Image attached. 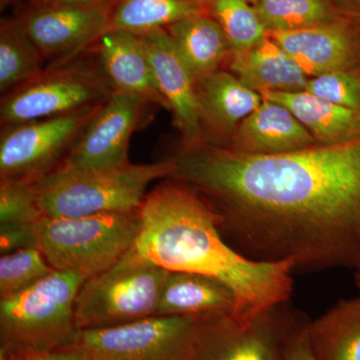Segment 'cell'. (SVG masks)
<instances>
[{
	"label": "cell",
	"mask_w": 360,
	"mask_h": 360,
	"mask_svg": "<svg viewBox=\"0 0 360 360\" xmlns=\"http://www.w3.org/2000/svg\"><path fill=\"white\" fill-rule=\"evenodd\" d=\"M167 158L168 179L210 203L245 257L293 270L360 269V139L269 155L203 144Z\"/></svg>",
	"instance_id": "1"
},
{
	"label": "cell",
	"mask_w": 360,
	"mask_h": 360,
	"mask_svg": "<svg viewBox=\"0 0 360 360\" xmlns=\"http://www.w3.org/2000/svg\"><path fill=\"white\" fill-rule=\"evenodd\" d=\"M139 255L168 271L213 277L238 300V315L288 303L293 291L288 262H264L241 255L222 236L210 203L193 187L165 179L139 207Z\"/></svg>",
	"instance_id": "2"
},
{
	"label": "cell",
	"mask_w": 360,
	"mask_h": 360,
	"mask_svg": "<svg viewBox=\"0 0 360 360\" xmlns=\"http://www.w3.org/2000/svg\"><path fill=\"white\" fill-rule=\"evenodd\" d=\"M168 158L150 163L84 169L59 167L37 181V200L44 217H84L139 210L149 184L168 179Z\"/></svg>",
	"instance_id": "3"
},
{
	"label": "cell",
	"mask_w": 360,
	"mask_h": 360,
	"mask_svg": "<svg viewBox=\"0 0 360 360\" xmlns=\"http://www.w3.org/2000/svg\"><path fill=\"white\" fill-rule=\"evenodd\" d=\"M85 281L53 270L26 290L0 298L1 356L11 359L70 347L78 331L75 302Z\"/></svg>",
	"instance_id": "4"
},
{
	"label": "cell",
	"mask_w": 360,
	"mask_h": 360,
	"mask_svg": "<svg viewBox=\"0 0 360 360\" xmlns=\"http://www.w3.org/2000/svg\"><path fill=\"white\" fill-rule=\"evenodd\" d=\"M141 229L139 210L84 217H44L35 225L37 245L54 270L89 279L134 248Z\"/></svg>",
	"instance_id": "5"
},
{
	"label": "cell",
	"mask_w": 360,
	"mask_h": 360,
	"mask_svg": "<svg viewBox=\"0 0 360 360\" xmlns=\"http://www.w3.org/2000/svg\"><path fill=\"white\" fill-rule=\"evenodd\" d=\"M168 274L132 248L110 269L82 284L75 302L78 330L108 328L156 315Z\"/></svg>",
	"instance_id": "6"
},
{
	"label": "cell",
	"mask_w": 360,
	"mask_h": 360,
	"mask_svg": "<svg viewBox=\"0 0 360 360\" xmlns=\"http://www.w3.org/2000/svg\"><path fill=\"white\" fill-rule=\"evenodd\" d=\"M115 91L96 59L47 66L32 82L1 96V127L96 108Z\"/></svg>",
	"instance_id": "7"
},
{
	"label": "cell",
	"mask_w": 360,
	"mask_h": 360,
	"mask_svg": "<svg viewBox=\"0 0 360 360\" xmlns=\"http://www.w3.org/2000/svg\"><path fill=\"white\" fill-rule=\"evenodd\" d=\"M286 304L255 314L200 319L186 360H286L300 315Z\"/></svg>",
	"instance_id": "8"
},
{
	"label": "cell",
	"mask_w": 360,
	"mask_h": 360,
	"mask_svg": "<svg viewBox=\"0 0 360 360\" xmlns=\"http://www.w3.org/2000/svg\"><path fill=\"white\" fill-rule=\"evenodd\" d=\"M200 319L153 315L108 328L78 330L70 347L90 360H186Z\"/></svg>",
	"instance_id": "9"
},
{
	"label": "cell",
	"mask_w": 360,
	"mask_h": 360,
	"mask_svg": "<svg viewBox=\"0 0 360 360\" xmlns=\"http://www.w3.org/2000/svg\"><path fill=\"white\" fill-rule=\"evenodd\" d=\"M101 105L1 127L0 179L39 181L60 167Z\"/></svg>",
	"instance_id": "10"
},
{
	"label": "cell",
	"mask_w": 360,
	"mask_h": 360,
	"mask_svg": "<svg viewBox=\"0 0 360 360\" xmlns=\"http://www.w3.org/2000/svg\"><path fill=\"white\" fill-rule=\"evenodd\" d=\"M115 6H27L14 18L46 61L58 65L89 49L108 32Z\"/></svg>",
	"instance_id": "11"
},
{
	"label": "cell",
	"mask_w": 360,
	"mask_h": 360,
	"mask_svg": "<svg viewBox=\"0 0 360 360\" xmlns=\"http://www.w3.org/2000/svg\"><path fill=\"white\" fill-rule=\"evenodd\" d=\"M148 104L141 97L115 90L87 123L61 165L104 169L129 162L130 141Z\"/></svg>",
	"instance_id": "12"
},
{
	"label": "cell",
	"mask_w": 360,
	"mask_h": 360,
	"mask_svg": "<svg viewBox=\"0 0 360 360\" xmlns=\"http://www.w3.org/2000/svg\"><path fill=\"white\" fill-rule=\"evenodd\" d=\"M309 78L360 70V20L345 15L329 22L291 30L266 32Z\"/></svg>",
	"instance_id": "13"
},
{
	"label": "cell",
	"mask_w": 360,
	"mask_h": 360,
	"mask_svg": "<svg viewBox=\"0 0 360 360\" xmlns=\"http://www.w3.org/2000/svg\"><path fill=\"white\" fill-rule=\"evenodd\" d=\"M150 59L158 89L181 135L182 148L205 144L198 117L196 80L167 30L139 35Z\"/></svg>",
	"instance_id": "14"
},
{
	"label": "cell",
	"mask_w": 360,
	"mask_h": 360,
	"mask_svg": "<svg viewBox=\"0 0 360 360\" xmlns=\"http://www.w3.org/2000/svg\"><path fill=\"white\" fill-rule=\"evenodd\" d=\"M198 117L205 144L225 148L241 122L262 97L222 68L196 80Z\"/></svg>",
	"instance_id": "15"
},
{
	"label": "cell",
	"mask_w": 360,
	"mask_h": 360,
	"mask_svg": "<svg viewBox=\"0 0 360 360\" xmlns=\"http://www.w3.org/2000/svg\"><path fill=\"white\" fill-rule=\"evenodd\" d=\"M90 49H94L97 63L113 90L141 97L168 110L139 35L108 30Z\"/></svg>",
	"instance_id": "16"
},
{
	"label": "cell",
	"mask_w": 360,
	"mask_h": 360,
	"mask_svg": "<svg viewBox=\"0 0 360 360\" xmlns=\"http://www.w3.org/2000/svg\"><path fill=\"white\" fill-rule=\"evenodd\" d=\"M314 144V137L288 108L262 99L257 110L238 125L225 148L245 155H269L292 153Z\"/></svg>",
	"instance_id": "17"
},
{
	"label": "cell",
	"mask_w": 360,
	"mask_h": 360,
	"mask_svg": "<svg viewBox=\"0 0 360 360\" xmlns=\"http://www.w3.org/2000/svg\"><path fill=\"white\" fill-rule=\"evenodd\" d=\"M225 66L259 94L302 91L309 80L295 59L269 37L245 51L231 52Z\"/></svg>",
	"instance_id": "18"
},
{
	"label": "cell",
	"mask_w": 360,
	"mask_h": 360,
	"mask_svg": "<svg viewBox=\"0 0 360 360\" xmlns=\"http://www.w3.org/2000/svg\"><path fill=\"white\" fill-rule=\"evenodd\" d=\"M238 314L233 291L213 277L186 271H169L156 315L208 319Z\"/></svg>",
	"instance_id": "19"
},
{
	"label": "cell",
	"mask_w": 360,
	"mask_h": 360,
	"mask_svg": "<svg viewBox=\"0 0 360 360\" xmlns=\"http://www.w3.org/2000/svg\"><path fill=\"white\" fill-rule=\"evenodd\" d=\"M262 99L281 104L302 123L317 144H338L360 139V110H350L307 90L265 91Z\"/></svg>",
	"instance_id": "20"
},
{
	"label": "cell",
	"mask_w": 360,
	"mask_h": 360,
	"mask_svg": "<svg viewBox=\"0 0 360 360\" xmlns=\"http://www.w3.org/2000/svg\"><path fill=\"white\" fill-rule=\"evenodd\" d=\"M195 80L222 70L231 53L224 30L208 14H198L167 28Z\"/></svg>",
	"instance_id": "21"
},
{
	"label": "cell",
	"mask_w": 360,
	"mask_h": 360,
	"mask_svg": "<svg viewBox=\"0 0 360 360\" xmlns=\"http://www.w3.org/2000/svg\"><path fill=\"white\" fill-rule=\"evenodd\" d=\"M307 333L314 360H360V295L309 321Z\"/></svg>",
	"instance_id": "22"
},
{
	"label": "cell",
	"mask_w": 360,
	"mask_h": 360,
	"mask_svg": "<svg viewBox=\"0 0 360 360\" xmlns=\"http://www.w3.org/2000/svg\"><path fill=\"white\" fill-rule=\"evenodd\" d=\"M210 11V0H118L108 30L142 35Z\"/></svg>",
	"instance_id": "23"
},
{
	"label": "cell",
	"mask_w": 360,
	"mask_h": 360,
	"mask_svg": "<svg viewBox=\"0 0 360 360\" xmlns=\"http://www.w3.org/2000/svg\"><path fill=\"white\" fill-rule=\"evenodd\" d=\"M44 54L33 44L15 18L0 25V94L6 96L41 75L47 66Z\"/></svg>",
	"instance_id": "24"
},
{
	"label": "cell",
	"mask_w": 360,
	"mask_h": 360,
	"mask_svg": "<svg viewBox=\"0 0 360 360\" xmlns=\"http://www.w3.org/2000/svg\"><path fill=\"white\" fill-rule=\"evenodd\" d=\"M255 11L266 32H291L345 15L330 0H259Z\"/></svg>",
	"instance_id": "25"
},
{
	"label": "cell",
	"mask_w": 360,
	"mask_h": 360,
	"mask_svg": "<svg viewBox=\"0 0 360 360\" xmlns=\"http://www.w3.org/2000/svg\"><path fill=\"white\" fill-rule=\"evenodd\" d=\"M210 15L224 30L231 52L250 49L266 37L264 23L248 0H210Z\"/></svg>",
	"instance_id": "26"
},
{
	"label": "cell",
	"mask_w": 360,
	"mask_h": 360,
	"mask_svg": "<svg viewBox=\"0 0 360 360\" xmlns=\"http://www.w3.org/2000/svg\"><path fill=\"white\" fill-rule=\"evenodd\" d=\"M39 248L4 253L0 257V298L15 295L53 271Z\"/></svg>",
	"instance_id": "27"
},
{
	"label": "cell",
	"mask_w": 360,
	"mask_h": 360,
	"mask_svg": "<svg viewBox=\"0 0 360 360\" xmlns=\"http://www.w3.org/2000/svg\"><path fill=\"white\" fill-rule=\"evenodd\" d=\"M44 217L37 200V181L4 179L0 181V226L37 225Z\"/></svg>",
	"instance_id": "28"
},
{
	"label": "cell",
	"mask_w": 360,
	"mask_h": 360,
	"mask_svg": "<svg viewBox=\"0 0 360 360\" xmlns=\"http://www.w3.org/2000/svg\"><path fill=\"white\" fill-rule=\"evenodd\" d=\"M305 90L350 110H360V70L338 71L309 78Z\"/></svg>",
	"instance_id": "29"
},
{
	"label": "cell",
	"mask_w": 360,
	"mask_h": 360,
	"mask_svg": "<svg viewBox=\"0 0 360 360\" xmlns=\"http://www.w3.org/2000/svg\"><path fill=\"white\" fill-rule=\"evenodd\" d=\"M307 319L298 315L288 342L286 360H314L307 340Z\"/></svg>",
	"instance_id": "30"
},
{
	"label": "cell",
	"mask_w": 360,
	"mask_h": 360,
	"mask_svg": "<svg viewBox=\"0 0 360 360\" xmlns=\"http://www.w3.org/2000/svg\"><path fill=\"white\" fill-rule=\"evenodd\" d=\"M1 357L6 360H90L82 350L75 347H63L52 352H41V354L23 355V356L11 359Z\"/></svg>",
	"instance_id": "31"
},
{
	"label": "cell",
	"mask_w": 360,
	"mask_h": 360,
	"mask_svg": "<svg viewBox=\"0 0 360 360\" xmlns=\"http://www.w3.org/2000/svg\"><path fill=\"white\" fill-rule=\"evenodd\" d=\"M28 6H115L118 0H26Z\"/></svg>",
	"instance_id": "32"
},
{
	"label": "cell",
	"mask_w": 360,
	"mask_h": 360,
	"mask_svg": "<svg viewBox=\"0 0 360 360\" xmlns=\"http://www.w3.org/2000/svg\"><path fill=\"white\" fill-rule=\"evenodd\" d=\"M341 13L360 20V0H330Z\"/></svg>",
	"instance_id": "33"
},
{
	"label": "cell",
	"mask_w": 360,
	"mask_h": 360,
	"mask_svg": "<svg viewBox=\"0 0 360 360\" xmlns=\"http://www.w3.org/2000/svg\"><path fill=\"white\" fill-rule=\"evenodd\" d=\"M20 0H0V6H1L2 11L7 8V7L13 6V4H18Z\"/></svg>",
	"instance_id": "34"
},
{
	"label": "cell",
	"mask_w": 360,
	"mask_h": 360,
	"mask_svg": "<svg viewBox=\"0 0 360 360\" xmlns=\"http://www.w3.org/2000/svg\"><path fill=\"white\" fill-rule=\"evenodd\" d=\"M355 283H356L357 288L360 290V269L355 271Z\"/></svg>",
	"instance_id": "35"
},
{
	"label": "cell",
	"mask_w": 360,
	"mask_h": 360,
	"mask_svg": "<svg viewBox=\"0 0 360 360\" xmlns=\"http://www.w3.org/2000/svg\"><path fill=\"white\" fill-rule=\"evenodd\" d=\"M250 4H252V6H255V4H257L259 0H248Z\"/></svg>",
	"instance_id": "36"
},
{
	"label": "cell",
	"mask_w": 360,
	"mask_h": 360,
	"mask_svg": "<svg viewBox=\"0 0 360 360\" xmlns=\"http://www.w3.org/2000/svg\"><path fill=\"white\" fill-rule=\"evenodd\" d=\"M1 360H6V359H2V357H1Z\"/></svg>",
	"instance_id": "37"
}]
</instances>
